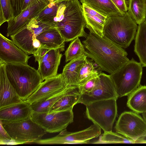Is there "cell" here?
Segmentation results:
<instances>
[{"mask_svg":"<svg viewBox=\"0 0 146 146\" xmlns=\"http://www.w3.org/2000/svg\"><path fill=\"white\" fill-rule=\"evenodd\" d=\"M66 0H49L50 2L54 3H58L65 1Z\"/></svg>","mask_w":146,"mask_h":146,"instance_id":"cell-40","label":"cell"},{"mask_svg":"<svg viewBox=\"0 0 146 146\" xmlns=\"http://www.w3.org/2000/svg\"><path fill=\"white\" fill-rule=\"evenodd\" d=\"M25 0H10L14 15L15 17L22 12Z\"/></svg>","mask_w":146,"mask_h":146,"instance_id":"cell-35","label":"cell"},{"mask_svg":"<svg viewBox=\"0 0 146 146\" xmlns=\"http://www.w3.org/2000/svg\"><path fill=\"white\" fill-rule=\"evenodd\" d=\"M117 100L111 98L87 104L86 106L87 117L104 132L112 131L117 115Z\"/></svg>","mask_w":146,"mask_h":146,"instance_id":"cell-6","label":"cell"},{"mask_svg":"<svg viewBox=\"0 0 146 146\" xmlns=\"http://www.w3.org/2000/svg\"><path fill=\"white\" fill-rule=\"evenodd\" d=\"M127 107L138 113L146 112V86L140 85L128 96Z\"/></svg>","mask_w":146,"mask_h":146,"instance_id":"cell-24","label":"cell"},{"mask_svg":"<svg viewBox=\"0 0 146 146\" xmlns=\"http://www.w3.org/2000/svg\"><path fill=\"white\" fill-rule=\"evenodd\" d=\"M141 64L133 58L110 74L119 98L128 96L140 86L142 74Z\"/></svg>","mask_w":146,"mask_h":146,"instance_id":"cell-5","label":"cell"},{"mask_svg":"<svg viewBox=\"0 0 146 146\" xmlns=\"http://www.w3.org/2000/svg\"><path fill=\"white\" fill-rule=\"evenodd\" d=\"M61 51L59 49L50 50L38 64L37 70L43 81L57 75L62 56Z\"/></svg>","mask_w":146,"mask_h":146,"instance_id":"cell-18","label":"cell"},{"mask_svg":"<svg viewBox=\"0 0 146 146\" xmlns=\"http://www.w3.org/2000/svg\"><path fill=\"white\" fill-rule=\"evenodd\" d=\"M118 96L110 75L101 72L97 78L95 85L90 92L81 95L78 103L86 106L95 101L111 98Z\"/></svg>","mask_w":146,"mask_h":146,"instance_id":"cell-12","label":"cell"},{"mask_svg":"<svg viewBox=\"0 0 146 146\" xmlns=\"http://www.w3.org/2000/svg\"><path fill=\"white\" fill-rule=\"evenodd\" d=\"M5 69L9 82L23 101L43 81L38 70L28 64H7Z\"/></svg>","mask_w":146,"mask_h":146,"instance_id":"cell-3","label":"cell"},{"mask_svg":"<svg viewBox=\"0 0 146 146\" xmlns=\"http://www.w3.org/2000/svg\"><path fill=\"white\" fill-rule=\"evenodd\" d=\"M6 65L0 62V109L23 101L8 78Z\"/></svg>","mask_w":146,"mask_h":146,"instance_id":"cell-16","label":"cell"},{"mask_svg":"<svg viewBox=\"0 0 146 146\" xmlns=\"http://www.w3.org/2000/svg\"><path fill=\"white\" fill-rule=\"evenodd\" d=\"M72 86H69L62 90L46 98L31 104L33 111L38 112H49L52 107Z\"/></svg>","mask_w":146,"mask_h":146,"instance_id":"cell-26","label":"cell"},{"mask_svg":"<svg viewBox=\"0 0 146 146\" xmlns=\"http://www.w3.org/2000/svg\"><path fill=\"white\" fill-rule=\"evenodd\" d=\"M130 140L118 133L111 131H104L100 136L99 139L92 143L94 144L136 143L137 141Z\"/></svg>","mask_w":146,"mask_h":146,"instance_id":"cell-29","label":"cell"},{"mask_svg":"<svg viewBox=\"0 0 146 146\" xmlns=\"http://www.w3.org/2000/svg\"><path fill=\"white\" fill-rule=\"evenodd\" d=\"M135 39L134 51L142 66L146 67V20L138 25Z\"/></svg>","mask_w":146,"mask_h":146,"instance_id":"cell-25","label":"cell"},{"mask_svg":"<svg viewBox=\"0 0 146 146\" xmlns=\"http://www.w3.org/2000/svg\"><path fill=\"white\" fill-rule=\"evenodd\" d=\"M40 41L42 47L50 49H59L64 50L65 41L56 28L45 31L36 37Z\"/></svg>","mask_w":146,"mask_h":146,"instance_id":"cell-21","label":"cell"},{"mask_svg":"<svg viewBox=\"0 0 146 146\" xmlns=\"http://www.w3.org/2000/svg\"><path fill=\"white\" fill-rule=\"evenodd\" d=\"M0 121L16 144L33 143L41 139L47 132L31 117L17 121Z\"/></svg>","mask_w":146,"mask_h":146,"instance_id":"cell-7","label":"cell"},{"mask_svg":"<svg viewBox=\"0 0 146 146\" xmlns=\"http://www.w3.org/2000/svg\"><path fill=\"white\" fill-rule=\"evenodd\" d=\"M79 38L72 41L66 50L64 55L66 63L86 55L85 48Z\"/></svg>","mask_w":146,"mask_h":146,"instance_id":"cell-30","label":"cell"},{"mask_svg":"<svg viewBox=\"0 0 146 146\" xmlns=\"http://www.w3.org/2000/svg\"><path fill=\"white\" fill-rule=\"evenodd\" d=\"M79 86H72L51 108L49 112L68 110L78 104L81 94Z\"/></svg>","mask_w":146,"mask_h":146,"instance_id":"cell-22","label":"cell"},{"mask_svg":"<svg viewBox=\"0 0 146 146\" xmlns=\"http://www.w3.org/2000/svg\"><path fill=\"white\" fill-rule=\"evenodd\" d=\"M97 77L92 78L83 85L79 86V91L81 95L89 93L93 90L95 85Z\"/></svg>","mask_w":146,"mask_h":146,"instance_id":"cell-33","label":"cell"},{"mask_svg":"<svg viewBox=\"0 0 146 146\" xmlns=\"http://www.w3.org/2000/svg\"><path fill=\"white\" fill-rule=\"evenodd\" d=\"M73 108L49 112H38L33 111L31 118L47 132H58L66 129L73 122Z\"/></svg>","mask_w":146,"mask_h":146,"instance_id":"cell-8","label":"cell"},{"mask_svg":"<svg viewBox=\"0 0 146 146\" xmlns=\"http://www.w3.org/2000/svg\"><path fill=\"white\" fill-rule=\"evenodd\" d=\"M85 38L82 43L86 56L96 63L102 71L112 74L129 60L124 48L104 36L90 32Z\"/></svg>","mask_w":146,"mask_h":146,"instance_id":"cell-1","label":"cell"},{"mask_svg":"<svg viewBox=\"0 0 146 146\" xmlns=\"http://www.w3.org/2000/svg\"><path fill=\"white\" fill-rule=\"evenodd\" d=\"M115 128L116 132L134 141L146 137V121L135 112L125 111L122 113Z\"/></svg>","mask_w":146,"mask_h":146,"instance_id":"cell-9","label":"cell"},{"mask_svg":"<svg viewBox=\"0 0 146 146\" xmlns=\"http://www.w3.org/2000/svg\"><path fill=\"white\" fill-rule=\"evenodd\" d=\"M14 17L10 0H0V26Z\"/></svg>","mask_w":146,"mask_h":146,"instance_id":"cell-32","label":"cell"},{"mask_svg":"<svg viewBox=\"0 0 146 146\" xmlns=\"http://www.w3.org/2000/svg\"><path fill=\"white\" fill-rule=\"evenodd\" d=\"M143 118L146 121V112L142 113Z\"/></svg>","mask_w":146,"mask_h":146,"instance_id":"cell-41","label":"cell"},{"mask_svg":"<svg viewBox=\"0 0 146 146\" xmlns=\"http://www.w3.org/2000/svg\"><path fill=\"white\" fill-rule=\"evenodd\" d=\"M50 50L41 46L39 47L33 54L35 62H38V64L40 63L43 57Z\"/></svg>","mask_w":146,"mask_h":146,"instance_id":"cell-36","label":"cell"},{"mask_svg":"<svg viewBox=\"0 0 146 146\" xmlns=\"http://www.w3.org/2000/svg\"><path fill=\"white\" fill-rule=\"evenodd\" d=\"M98 12L107 17L124 15L116 7L111 0H80Z\"/></svg>","mask_w":146,"mask_h":146,"instance_id":"cell-23","label":"cell"},{"mask_svg":"<svg viewBox=\"0 0 146 146\" xmlns=\"http://www.w3.org/2000/svg\"><path fill=\"white\" fill-rule=\"evenodd\" d=\"M87 58L86 56L84 55L70 61L64 67L61 74L67 86H79L80 70Z\"/></svg>","mask_w":146,"mask_h":146,"instance_id":"cell-20","label":"cell"},{"mask_svg":"<svg viewBox=\"0 0 146 146\" xmlns=\"http://www.w3.org/2000/svg\"><path fill=\"white\" fill-rule=\"evenodd\" d=\"M49 3V0H40L29 6L19 15L8 21L7 36L13 35L25 27Z\"/></svg>","mask_w":146,"mask_h":146,"instance_id":"cell-13","label":"cell"},{"mask_svg":"<svg viewBox=\"0 0 146 146\" xmlns=\"http://www.w3.org/2000/svg\"><path fill=\"white\" fill-rule=\"evenodd\" d=\"M55 28L65 42L80 37H86V22L82 5L78 0H66L60 3L54 20Z\"/></svg>","mask_w":146,"mask_h":146,"instance_id":"cell-2","label":"cell"},{"mask_svg":"<svg viewBox=\"0 0 146 146\" xmlns=\"http://www.w3.org/2000/svg\"><path fill=\"white\" fill-rule=\"evenodd\" d=\"M52 28L55 27L34 17L25 27L10 36L14 44L27 54H33L36 50L33 46L34 39L42 32Z\"/></svg>","mask_w":146,"mask_h":146,"instance_id":"cell-11","label":"cell"},{"mask_svg":"<svg viewBox=\"0 0 146 146\" xmlns=\"http://www.w3.org/2000/svg\"><path fill=\"white\" fill-rule=\"evenodd\" d=\"M30 58L12 40L0 33V62L28 64Z\"/></svg>","mask_w":146,"mask_h":146,"instance_id":"cell-14","label":"cell"},{"mask_svg":"<svg viewBox=\"0 0 146 146\" xmlns=\"http://www.w3.org/2000/svg\"><path fill=\"white\" fill-rule=\"evenodd\" d=\"M33 46L36 50L41 46L39 41L36 38L33 40Z\"/></svg>","mask_w":146,"mask_h":146,"instance_id":"cell-39","label":"cell"},{"mask_svg":"<svg viewBox=\"0 0 146 146\" xmlns=\"http://www.w3.org/2000/svg\"><path fill=\"white\" fill-rule=\"evenodd\" d=\"M93 60L87 58L82 66L78 76L79 86H82L89 80L98 76L102 72V70L99 66Z\"/></svg>","mask_w":146,"mask_h":146,"instance_id":"cell-28","label":"cell"},{"mask_svg":"<svg viewBox=\"0 0 146 146\" xmlns=\"http://www.w3.org/2000/svg\"><path fill=\"white\" fill-rule=\"evenodd\" d=\"M40 0H25L22 9V12L29 6L35 4Z\"/></svg>","mask_w":146,"mask_h":146,"instance_id":"cell-38","label":"cell"},{"mask_svg":"<svg viewBox=\"0 0 146 146\" xmlns=\"http://www.w3.org/2000/svg\"><path fill=\"white\" fill-rule=\"evenodd\" d=\"M33 111L31 105L24 101L0 109V121L12 122L31 117Z\"/></svg>","mask_w":146,"mask_h":146,"instance_id":"cell-17","label":"cell"},{"mask_svg":"<svg viewBox=\"0 0 146 146\" xmlns=\"http://www.w3.org/2000/svg\"><path fill=\"white\" fill-rule=\"evenodd\" d=\"M67 86L63 80L62 74H57L43 81L36 90L24 101L31 105L62 90Z\"/></svg>","mask_w":146,"mask_h":146,"instance_id":"cell-15","label":"cell"},{"mask_svg":"<svg viewBox=\"0 0 146 146\" xmlns=\"http://www.w3.org/2000/svg\"><path fill=\"white\" fill-rule=\"evenodd\" d=\"M86 27L90 32L103 37V29L107 17L98 12L84 3H82Z\"/></svg>","mask_w":146,"mask_h":146,"instance_id":"cell-19","label":"cell"},{"mask_svg":"<svg viewBox=\"0 0 146 146\" xmlns=\"http://www.w3.org/2000/svg\"><path fill=\"white\" fill-rule=\"evenodd\" d=\"M101 133V128L94 124L85 129L76 132H68L65 129L55 137L41 139L33 143L42 144L89 143L90 140L100 136Z\"/></svg>","mask_w":146,"mask_h":146,"instance_id":"cell-10","label":"cell"},{"mask_svg":"<svg viewBox=\"0 0 146 146\" xmlns=\"http://www.w3.org/2000/svg\"><path fill=\"white\" fill-rule=\"evenodd\" d=\"M60 3L50 2L35 18L37 20L49 23L55 28L54 20L56 16Z\"/></svg>","mask_w":146,"mask_h":146,"instance_id":"cell-31","label":"cell"},{"mask_svg":"<svg viewBox=\"0 0 146 146\" xmlns=\"http://www.w3.org/2000/svg\"><path fill=\"white\" fill-rule=\"evenodd\" d=\"M116 7L123 14H124L128 9L125 0H111Z\"/></svg>","mask_w":146,"mask_h":146,"instance_id":"cell-37","label":"cell"},{"mask_svg":"<svg viewBox=\"0 0 146 146\" xmlns=\"http://www.w3.org/2000/svg\"><path fill=\"white\" fill-rule=\"evenodd\" d=\"M127 12L107 17L103 29L104 36L124 49L135 39L138 26Z\"/></svg>","mask_w":146,"mask_h":146,"instance_id":"cell-4","label":"cell"},{"mask_svg":"<svg viewBox=\"0 0 146 146\" xmlns=\"http://www.w3.org/2000/svg\"><path fill=\"white\" fill-rule=\"evenodd\" d=\"M0 144H16L4 129L0 121Z\"/></svg>","mask_w":146,"mask_h":146,"instance_id":"cell-34","label":"cell"},{"mask_svg":"<svg viewBox=\"0 0 146 146\" xmlns=\"http://www.w3.org/2000/svg\"><path fill=\"white\" fill-rule=\"evenodd\" d=\"M127 13L139 24L146 20V0H129Z\"/></svg>","mask_w":146,"mask_h":146,"instance_id":"cell-27","label":"cell"}]
</instances>
